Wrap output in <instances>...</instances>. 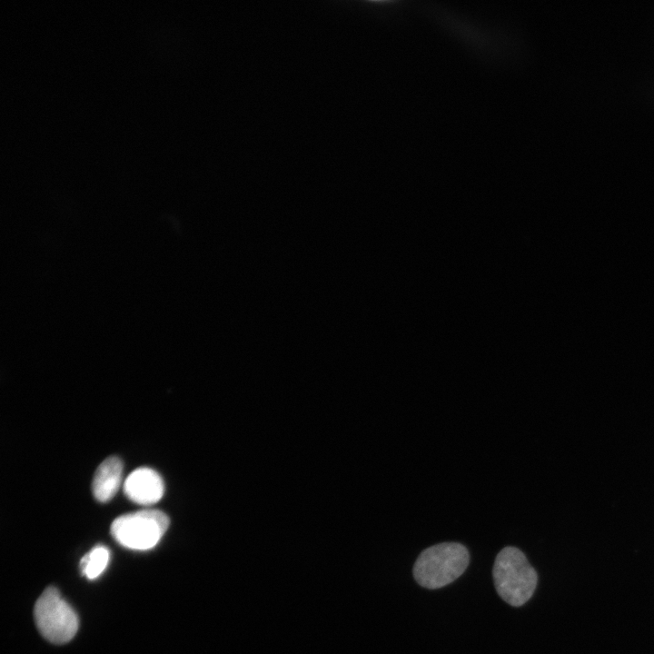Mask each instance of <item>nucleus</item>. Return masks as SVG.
Masks as SVG:
<instances>
[{
    "instance_id": "5",
    "label": "nucleus",
    "mask_w": 654,
    "mask_h": 654,
    "mask_svg": "<svg viewBox=\"0 0 654 654\" xmlns=\"http://www.w3.org/2000/svg\"><path fill=\"white\" fill-rule=\"evenodd\" d=\"M124 491L130 500L137 504L152 505L163 497L164 484L157 471L148 467H140L127 476Z\"/></svg>"
},
{
    "instance_id": "3",
    "label": "nucleus",
    "mask_w": 654,
    "mask_h": 654,
    "mask_svg": "<svg viewBox=\"0 0 654 654\" xmlns=\"http://www.w3.org/2000/svg\"><path fill=\"white\" fill-rule=\"evenodd\" d=\"M168 516L159 510H142L116 518L111 534L122 546L146 550L154 548L168 529Z\"/></svg>"
},
{
    "instance_id": "1",
    "label": "nucleus",
    "mask_w": 654,
    "mask_h": 654,
    "mask_svg": "<svg viewBox=\"0 0 654 654\" xmlns=\"http://www.w3.org/2000/svg\"><path fill=\"white\" fill-rule=\"evenodd\" d=\"M493 583L498 595L509 605L520 607L533 595L538 575L525 554L507 546L496 556L492 568Z\"/></svg>"
},
{
    "instance_id": "7",
    "label": "nucleus",
    "mask_w": 654,
    "mask_h": 654,
    "mask_svg": "<svg viewBox=\"0 0 654 654\" xmlns=\"http://www.w3.org/2000/svg\"><path fill=\"white\" fill-rule=\"evenodd\" d=\"M110 559L109 550L103 545L94 547L80 560V569L88 580H94L106 569Z\"/></svg>"
},
{
    "instance_id": "4",
    "label": "nucleus",
    "mask_w": 654,
    "mask_h": 654,
    "mask_svg": "<svg viewBox=\"0 0 654 654\" xmlns=\"http://www.w3.org/2000/svg\"><path fill=\"white\" fill-rule=\"evenodd\" d=\"M34 617L43 637L54 644L68 642L78 629L76 613L54 587H48L38 598Z\"/></svg>"
},
{
    "instance_id": "2",
    "label": "nucleus",
    "mask_w": 654,
    "mask_h": 654,
    "mask_svg": "<svg viewBox=\"0 0 654 654\" xmlns=\"http://www.w3.org/2000/svg\"><path fill=\"white\" fill-rule=\"evenodd\" d=\"M470 554L458 542H441L423 550L412 569L415 580L426 589H440L457 580L467 569Z\"/></svg>"
},
{
    "instance_id": "6",
    "label": "nucleus",
    "mask_w": 654,
    "mask_h": 654,
    "mask_svg": "<svg viewBox=\"0 0 654 654\" xmlns=\"http://www.w3.org/2000/svg\"><path fill=\"white\" fill-rule=\"evenodd\" d=\"M123 476V461L116 456L106 458L96 469L92 482L94 497L109 501L117 492Z\"/></svg>"
}]
</instances>
